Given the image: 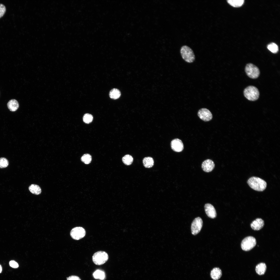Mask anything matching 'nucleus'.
Masks as SVG:
<instances>
[{
    "label": "nucleus",
    "instance_id": "f257e3e1",
    "mask_svg": "<svg viewBox=\"0 0 280 280\" xmlns=\"http://www.w3.org/2000/svg\"><path fill=\"white\" fill-rule=\"evenodd\" d=\"M247 183L252 189L258 191H264L267 186V184L264 180L255 177L250 178L248 180Z\"/></svg>",
    "mask_w": 280,
    "mask_h": 280
},
{
    "label": "nucleus",
    "instance_id": "f03ea898",
    "mask_svg": "<svg viewBox=\"0 0 280 280\" xmlns=\"http://www.w3.org/2000/svg\"><path fill=\"white\" fill-rule=\"evenodd\" d=\"M243 94L246 98L250 101L257 100L260 95L258 89L253 86H250L246 88L243 91Z\"/></svg>",
    "mask_w": 280,
    "mask_h": 280
},
{
    "label": "nucleus",
    "instance_id": "7ed1b4c3",
    "mask_svg": "<svg viewBox=\"0 0 280 280\" xmlns=\"http://www.w3.org/2000/svg\"><path fill=\"white\" fill-rule=\"evenodd\" d=\"M180 53L182 58L186 62H193L195 59V56L192 50L186 45H184L181 48Z\"/></svg>",
    "mask_w": 280,
    "mask_h": 280
},
{
    "label": "nucleus",
    "instance_id": "20e7f679",
    "mask_svg": "<svg viewBox=\"0 0 280 280\" xmlns=\"http://www.w3.org/2000/svg\"><path fill=\"white\" fill-rule=\"evenodd\" d=\"M108 254L106 252L99 251L93 254L92 260L95 264L100 265L105 263L108 260Z\"/></svg>",
    "mask_w": 280,
    "mask_h": 280
},
{
    "label": "nucleus",
    "instance_id": "39448f33",
    "mask_svg": "<svg viewBox=\"0 0 280 280\" xmlns=\"http://www.w3.org/2000/svg\"><path fill=\"white\" fill-rule=\"evenodd\" d=\"M245 70L247 75L253 79L258 78L260 73L258 68L252 63L247 64L246 66Z\"/></svg>",
    "mask_w": 280,
    "mask_h": 280
},
{
    "label": "nucleus",
    "instance_id": "423d86ee",
    "mask_svg": "<svg viewBox=\"0 0 280 280\" xmlns=\"http://www.w3.org/2000/svg\"><path fill=\"white\" fill-rule=\"evenodd\" d=\"M256 244V239L254 237L248 236L242 240L241 243V247L243 250L249 251L253 249Z\"/></svg>",
    "mask_w": 280,
    "mask_h": 280
},
{
    "label": "nucleus",
    "instance_id": "0eeeda50",
    "mask_svg": "<svg viewBox=\"0 0 280 280\" xmlns=\"http://www.w3.org/2000/svg\"><path fill=\"white\" fill-rule=\"evenodd\" d=\"M86 234L85 230L83 228L78 227L73 228L70 232V235L74 239L78 240L83 237Z\"/></svg>",
    "mask_w": 280,
    "mask_h": 280
},
{
    "label": "nucleus",
    "instance_id": "6e6552de",
    "mask_svg": "<svg viewBox=\"0 0 280 280\" xmlns=\"http://www.w3.org/2000/svg\"><path fill=\"white\" fill-rule=\"evenodd\" d=\"M203 221L202 219L199 217L195 218L193 221L191 225V231L192 234L195 235L198 233L202 228Z\"/></svg>",
    "mask_w": 280,
    "mask_h": 280
},
{
    "label": "nucleus",
    "instance_id": "1a4fd4ad",
    "mask_svg": "<svg viewBox=\"0 0 280 280\" xmlns=\"http://www.w3.org/2000/svg\"><path fill=\"white\" fill-rule=\"evenodd\" d=\"M198 115L200 119L205 122L210 121L213 117L210 111L206 108H202L199 110Z\"/></svg>",
    "mask_w": 280,
    "mask_h": 280
},
{
    "label": "nucleus",
    "instance_id": "9d476101",
    "mask_svg": "<svg viewBox=\"0 0 280 280\" xmlns=\"http://www.w3.org/2000/svg\"><path fill=\"white\" fill-rule=\"evenodd\" d=\"M171 146L172 150L176 152H180L184 149L183 142L181 140L178 138L172 140L171 143Z\"/></svg>",
    "mask_w": 280,
    "mask_h": 280
},
{
    "label": "nucleus",
    "instance_id": "9b49d317",
    "mask_svg": "<svg viewBox=\"0 0 280 280\" xmlns=\"http://www.w3.org/2000/svg\"><path fill=\"white\" fill-rule=\"evenodd\" d=\"M205 210L207 216L211 218H214L216 217V213L214 207L211 204L207 203L205 204Z\"/></svg>",
    "mask_w": 280,
    "mask_h": 280
},
{
    "label": "nucleus",
    "instance_id": "f8f14e48",
    "mask_svg": "<svg viewBox=\"0 0 280 280\" xmlns=\"http://www.w3.org/2000/svg\"><path fill=\"white\" fill-rule=\"evenodd\" d=\"M215 166L214 163L212 160L207 159L204 160L202 163L201 167L203 170L206 172L211 171Z\"/></svg>",
    "mask_w": 280,
    "mask_h": 280
},
{
    "label": "nucleus",
    "instance_id": "ddd939ff",
    "mask_svg": "<svg viewBox=\"0 0 280 280\" xmlns=\"http://www.w3.org/2000/svg\"><path fill=\"white\" fill-rule=\"evenodd\" d=\"M264 225V222L261 218H257L253 221L250 224L251 228L254 230H258L262 229Z\"/></svg>",
    "mask_w": 280,
    "mask_h": 280
},
{
    "label": "nucleus",
    "instance_id": "4468645a",
    "mask_svg": "<svg viewBox=\"0 0 280 280\" xmlns=\"http://www.w3.org/2000/svg\"><path fill=\"white\" fill-rule=\"evenodd\" d=\"M222 275L221 270L219 268L215 267L213 268L211 271L210 276L211 278L214 280H218L219 279Z\"/></svg>",
    "mask_w": 280,
    "mask_h": 280
},
{
    "label": "nucleus",
    "instance_id": "2eb2a0df",
    "mask_svg": "<svg viewBox=\"0 0 280 280\" xmlns=\"http://www.w3.org/2000/svg\"><path fill=\"white\" fill-rule=\"evenodd\" d=\"M7 106L8 108L10 111H16L19 108V104L17 100L13 99L10 100L8 102Z\"/></svg>",
    "mask_w": 280,
    "mask_h": 280
},
{
    "label": "nucleus",
    "instance_id": "dca6fc26",
    "mask_svg": "<svg viewBox=\"0 0 280 280\" xmlns=\"http://www.w3.org/2000/svg\"><path fill=\"white\" fill-rule=\"evenodd\" d=\"M266 268V264L264 263H261L256 266L255 270L257 274L259 275H262L265 272Z\"/></svg>",
    "mask_w": 280,
    "mask_h": 280
},
{
    "label": "nucleus",
    "instance_id": "f3484780",
    "mask_svg": "<svg viewBox=\"0 0 280 280\" xmlns=\"http://www.w3.org/2000/svg\"><path fill=\"white\" fill-rule=\"evenodd\" d=\"M143 162L144 166L147 168L152 167L154 165V160L151 157H145L143 159Z\"/></svg>",
    "mask_w": 280,
    "mask_h": 280
},
{
    "label": "nucleus",
    "instance_id": "a211bd4d",
    "mask_svg": "<svg viewBox=\"0 0 280 280\" xmlns=\"http://www.w3.org/2000/svg\"><path fill=\"white\" fill-rule=\"evenodd\" d=\"M29 190L32 193L36 195L40 194L41 192L40 187L37 185L32 184L29 187Z\"/></svg>",
    "mask_w": 280,
    "mask_h": 280
},
{
    "label": "nucleus",
    "instance_id": "6ab92c4d",
    "mask_svg": "<svg viewBox=\"0 0 280 280\" xmlns=\"http://www.w3.org/2000/svg\"><path fill=\"white\" fill-rule=\"evenodd\" d=\"M121 93L120 91L116 88H114L110 91L109 95L110 97L113 99H116L120 97Z\"/></svg>",
    "mask_w": 280,
    "mask_h": 280
},
{
    "label": "nucleus",
    "instance_id": "aec40b11",
    "mask_svg": "<svg viewBox=\"0 0 280 280\" xmlns=\"http://www.w3.org/2000/svg\"><path fill=\"white\" fill-rule=\"evenodd\" d=\"M227 1L230 5L235 7L241 6L244 2V0H228Z\"/></svg>",
    "mask_w": 280,
    "mask_h": 280
},
{
    "label": "nucleus",
    "instance_id": "412c9836",
    "mask_svg": "<svg viewBox=\"0 0 280 280\" xmlns=\"http://www.w3.org/2000/svg\"><path fill=\"white\" fill-rule=\"evenodd\" d=\"M133 160V157L128 154L125 155L122 158L123 162L125 165H130L132 163Z\"/></svg>",
    "mask_w": 280,
    "mask_h": 280
},
{
    "label": "nucleus",
    "instance_id": "4be33fe9",
    "mask_svg": "<svg viewBox=\"0 0 280 280\" xmlns=\"http://www.w3.org/2000/svg\"><path fill=\"white\" fill-rule=\"evenodd\" d=\"M267 48L271 52L274 53H276L278 51V46L274 43H271L267 46Z\"/></svg>",
    "mask_w": 280,
    "mask_h": 280
},
{
    "label": "nucleus",
    "instance_id": "5701e85b",
    "mask_svg": "<svg viewBox=\"0 0 280 280\" xmlns=\"http://www.w3.org/2000/svg\"><path fill=\"white\" fill-rule=\"evenodd\" d=\"M94 277L96 279L99 278L101 279H103L105 277V274L104 272L99 270H97L93 273Z\"/></svg>",
    "mask_w": 280,
    "mask_h": 280
},
{
    "label": "nucleus",
    "instance_id": "b1692460",
    "mask_svg": "<svg viewBox=\"0 0 280 280\" xmlns=\"http://www.w3.org/2000/svg\"><path fill=\"white\" fill-rule=\"evenodd\" d=\"M81 160L85 164H88L90 163L91 161L92 157L89 154H84L81 157Z\"/></svg>",
    "mask_w": 280,
    "mask_h": 280
},
{
    "label": "nucleus",
    "instance_id": "393cba45",
    "mask_svg": "<svg viewBox=\"0 0 280 280\" xmlns=\"http://www.w3.org/2000/svg\"><path fill=\"white\" fill-rule=\"evenodd\" d=\"M93 117L92 115L89 114H86L83 116V120L85 123L89 124L93 121Z\"/></svg>",
    "mask_w": 280,
    "mask_h": 280
},
{
    "label": "nucleus",
    "instance_id": "a878e982",
    "mask_svg": "<svg viewBox=\"0 0 280 280\" xmlns=\"http://www.w3.org/2000/svg\"><path fill=\"white\" fill-rule=\"evenodd\" d=\"M9 165L8 159L4 157L0 158V168H3L7 167Z\"/></svg>",
    "mask_w": 280,
    "mask_h": 280
},
{
    "label": "nucleus",
    "instance_id": "bb28decb",
    "mask_svg": "<svg viewBox=\"0 0 280 280\" xmlns=\"http://www.w3.org/2000/svg\"><path fill=\"white\" fill-rule=\"evenodd\" d=\"M6 11L5 6L3 4H0V18L3 16Z\"/></svg>",
    "mask_w": 280,
    "mask_h": 280
},
{
    "label": "nucleus",
    "instance_id": "cd10ccee",
    "mask_svg": "<svg viewBox=\"0 0 280 280\" xmlns=\"http://www.w3.org/2000/svg\"><path fill=\"white\" fill-rule=\"evenodd\" d=\"M9 264L11 267L13 268H17L19 267L18 264L17 262L13 260L10 261L9 262Z\"/></svg>",
    "mask_w": 280,
    "mask_h": 280
},
{
    "label": "nucleus",
    "instance_id": "c85d7f7f",
    "mask_svg": "<svg viewBox=\"0 0 280 280\" xmlns=\"http://www.w3.org/2000/svg\"><path fill=\"white\" fill-rule=\"evenodd\" d=\"M67 280H81L78 276L72 275L67 278Z\"/></svg>",
    "mask_w": 280,
    "mask_h": 280
},
{
    "label": "nucleus",
    "instance_id": "c756f323",
    "mask_svg": "<svg viewBox=\"0 0 280 280\" xmlns=\"http://www.w3.org/2000/svg\"><path fill=\"white\" fill-rule=\"evenodd\" d=\"M2 271V267L1 265L0 264V273H1Z\"/></svg>",
    "mask_w": 280,
    "mask_h": 280
}]
</instances>
